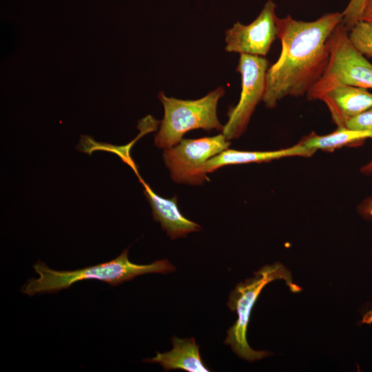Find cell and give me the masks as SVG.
<instances>
[{
  "instance_id": "cell-1",
  "label": "cell",
  "mask_w": 372,
  "mask_h": 372,
  "mask_svg": "<svg viewBox=\"0 0 372 372\" xmlns=\"http://www.w3.org/2000/svg\"><path fill=\"white\" fill-rule=\"evenodd\" d=\"M342 22V12L327 13L312 21L290 15L276 18L282 50L269 67L262 101L267 108L287 96L307 94L324 73L329 60V39Z\"/></svg>"
},
{
  "instance_id": "cell-2",
  "label": "cell",
  "mask_w": 372,
  "mask_h": 372,
  "mask_svg": "<svg viewBox=\"0 0 372 372\" xmlns=\"http://www.w3.org/2000/svg\"><path fill=\"white\" fill-rule=\"evenodd\" d=\"M33 268L38 278L28 280L21 289L24 294L30 296L56 293L84 280H96L115 287L143 274H167L176 270L167 259L157 260L148 265L133 263L129 260L128 249L110 261L76 270L52 269L41 261L35 263Z\"/></svg>"
},
{
  "instance_id": "cell-3",
  "label": "cell",
  "mask_w": 372,
  "mask_h": 372,
  "mask_svg": "<svg viewBox=\"0 0 372 372\" xmlns=\"http://www.w3.org/2000/svg\"><path fill=\"white\" fill-rule=\"evenodd\" d=\"M280 279L284 280L293 292L301 290L293 282L290 272L282 265L275 263L263 266L254 272V277L239 282L229 296L227 305L236 312L238 318L227 330L224 344L230 346L242 359L255 361L271 354L253 349L247 342V331L252 308L261 291L268 283Z\"/></svg>"
},
{
  "instance_id": "cell-4",
  "label": "cell",
  "mask_w": 372,
  "mask_h": 372,
  "mask_svg": "<svg viewBox=\"0 0 372 372\" xmlns=\"http://www.w3.org/2000/svg\"><path fill=\"white\" fill-rule=\"evenodd\" d=\"M225 94L222 87L197 100H182L167 97L160 92L158 98L164 107V116L154 143L167 149L178 144L185 133L195 129L223 131L217 116L218 100Z\"/></svg>"
},
{
  "instance_id": "cell-5",
  "label": "cell",
  "mask_w": 372,
  "mask_h": 372,
  "mask_svg": "<svg viewBox=\"0 0 372 372\" xmlns=\"http://www.w3.org/2000/svg\"><path fill=\"white\" fill-rule=\"evenodd\" d=\"M230 145L223 134L197 139H185L164 149L163 160L172 180L189 185H201L208 180L203 172L205 163Z\"/></svg>"
},
{
  "instance_id": "cell-6",
  "label": "cell",
  "mask_w": 372,
  "mask_h": 372,
  "mask_svg": "<svg viewBox=\"0 0 372 372\" xmlns=\"http://www.w3.org/2000/svg\"><path fill=\"white\" fill-rule=\"evenodd\" d=\"M269 61L264 56L240 54L236 71L241 75L238 104L228 112L223 134L227 141L239 138L246 130L256 107L262 100Z\"/></svg>"
},
{
  "instance_id": "cell-7",
  "label": "cell",
  "mask_w": 372,
  "mask_h": 372,
  "mask_svg": "<svg viewBox=\"0 0 372 372\" xmlns=\"http://www.w3.org/2000/svg\"><path fill=\"white\" fill-rule=\"evenodd\" d=\"M276 5L268 0L256 19L248 25L236 22L225 32V50L229 52L266 56L278 39Z\"/></svg>"
},
{
  "instance_id": "cell-8",
  "label": "cell",
  "mask_w": 372,
  "mask_h": 372,
  "mask_svg": "<svg viewBox=\"0 0 372 372\" xmlns=\"http://www.w3.org/2000/svg\"><path fill=\"white\" fill-rule=\"evenodd\" d=\"M320 100L328 107L337 127H346L349 119L372 107V92L361 87L338 86L325 92Z\"/></svg>"
},
{
  "instance_id": "cell-9",
  "label": "cell",
  "mask_w": 372,
  "mask_h": 372,
  "mask_svg": "<svg viewBox=\"0 0 372 372\" xmlns=\"http://www.w3.org/2000/svg\"><path fill=\"white\" fill-rule=\"evenodd\" d=\"M144 187L145 196L150 204L153 219L159 222L168 236L174 240L184 238L191 232L198 231L200 226L187 218L179 211L177 198H163L156 194L143 180L138 176Z\"/></svg>"
},
{
  "instance_id": "cell-10",
  "label": "cell",
  "mask_w": 372,
  "mask_h": 372,
  "mask_svg": "<svg viewBox=\"0 0 372 372\" xmlns=\"http://www.w3.org/2000/svg\"><path fill=\"white\" fill-rule=\"evenodd\" d=\"M316 150L306 147L298 143L291 147L274 151H238L226 149L209 159L203 167V172L208 174L229 165L269 162L285 157H311Z\"/></svg>"
},
{
  "instance_id": "cell-11",
  "label": "cell",
  "mask_w": 372,
  "mask_h": 372,
  "mask_svg": "<svg viewBox=\"0 0 372 372\" xmlns=\"http://www.w3.org/2000/svg\"><path fill=\"white\" fill-rule=\"evenodd\" d=\"M173 348L167 352H156V356L143 360L160 364L165 371L181 369L188 372H209L199 353V346L194 338H172Z\"/></svg>"
},
{
  "instance_id": "cell-12",
  "label": "cell",
  "mask_w": 372,
  "mask_h": 372,
  "mask_svg": "<svg viewBox=\"0 0 372 372\" xmlns=\"http://www.w3.org/2000/svg\"><path fill=\"white\" fill-rule=\"evenodd\" d=\"M372 139V130H359L347 127L337 129L326 135L311 133L299 143L306 147L315 150L333 151L346 145H358L366 139Z\"/></svg>"
},
{
  "instance_id": "cell-13",
  "label": "cell",
  "mask_w": 372,
  "mask_h": 372,
  "mask_svg": "<svg viewBox=\"0 0 372 372\" xmlns=\"http://www.w3.org/2000/svg\"><path fill=\"white\" fill-rule=\"evenodd\" d=\"M349 37L362 54L372 59V21H358L349 30Z\"/></svg>"
},
{
  "instance_id": "cell-14",
  "label": "cell",
  "mask_w": 372,
  "mask_h": 372,
  "mask_svg": "<svg viewBox=\"0 0 372 372\" xmlns=\"http://www.w3.org/2000/svg\"><path fill=\"white\" fill-rule=\"evenodd\" d=\"M369 0H350L342 11V23L349 30L362 20L364 8Z\"/></svg>"
},
{
  "instance_id": "cell-15",
  "label": "cell",
  "mask_w": 372,
  "mask_h": 372,
  "mask_svg": "<svg viewBox=\"0 0 372 372\" xmlns=\"http://www.w3.org/2000/svg\"><path fill=\"white\" fill-rule=\"evenodd\" d=\"M346 127L351 130H372V107L349 119Z\"/></svg>"
},
{
  "instance_id": "cell-16",
  "label": "cell",
  "mask_w": 372,
  "mask_h": 372,
  "mask_svg": "<svg viewBox=\"0 0 372 372\" xmlns=\"http://www.w3.org/2000/svg\"><path fill=\"white\" fill-rule=\"evenodd\" d=\"M359 214L367 220H372V196L364 198L358 205Z\"/></svg>"
},
{
  "instance_id": "cell-17",
  "label": "cell",
  "mask_w": 372,
  "mask_h": 372,
  "mask_svg": "<svg viewBox=\"0 0 372 372\" xmlns=\"http://www.w3.org/2000/svg\"><path fill=\"white\" fill-rule=\"evenodd\" d=\"M362 20L372 21V0H369L364 8Z\"/></svg>"
},
{
  "instance_id": "cell-18",
  "label": "cell",
  "mask_w": 372,
  "mask_h": 372,
  "mask_svg": "<svg viewBox=\"0 0 372 372\" xmlns=\"http://www.w3.org/2000/svg\"><path fill=\"white\" fill-rule=\"evenodd\" d=\"M360 172L366 175L372 174V159L360 168Z\"/></svg>"
}]
</instances>
